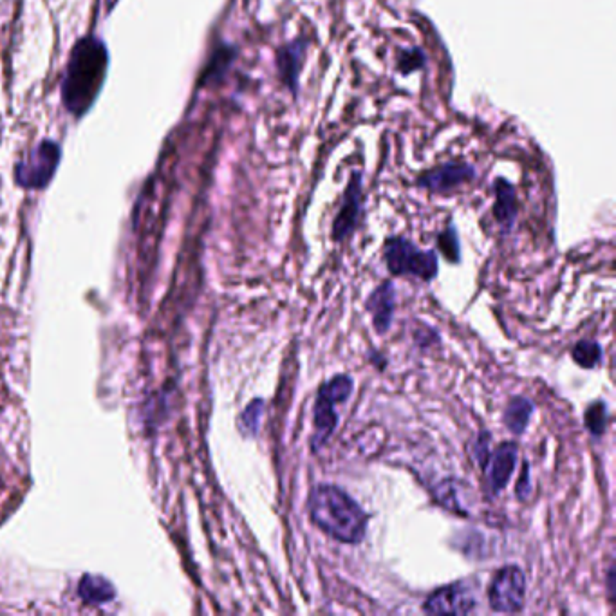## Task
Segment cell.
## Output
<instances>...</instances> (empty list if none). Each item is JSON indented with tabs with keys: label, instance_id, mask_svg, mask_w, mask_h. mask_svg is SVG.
Masks as SVG:
<instances>
[{
	"label": "cell",
	"instance_id": "obj_2",
	"mask_svg": "<svg viewBox=\"0 0 616 616\" xmlns=\"http://www.w3.org/2000/svg\"><path fill=\"white\" fill-rule=\"evenodd\" d=\"M309 515L331 539L346 544L364 541L369 515L351 495L335 485H318L309 494Z\"/></svg>",
	"mask_w": 616,
	"mask_h": 616
},
{
	"label": "cell",
	"instance_id": "obj_3",
	"mask_svg": "<svg viewBox=\"0 0 616 616\" xmlns=\"http://www.w3.org/2000/svg\"><path fill=\"white\" fill-rule=\"evenodd\" d=\"M355 382L347 374H336L329 382L324 383L318 389L317 402H315V434L311 436V450L320 452L326 447L327 441L333 436L338 425V414L335 407L340 403H346L353 394Z\"/></svg>",
	"mask_w": 616,
	"mask_h": 616
},
{
	"label": "cell",
	"instance_id": "obj_4",
	"mask_svg": "<svg viewBox=\"0 0 616 616\" xmlns=\"http://www.w3.org/2000/svg\"><path fill=\"white\" fill-rule=\"evenodd\" d=\"M387 268L392 275L416 277L430 282L438 275V255L432 250H420L405 237H391L383 246Z\"/></svg>",
	"mask_w": 616,
	"mask_h": 616
},
{
	"label": "cell",
	"instance_id": "obj_8",
	"mask_svg": "<svg viewBox=\"0 0 616 616\" xmlns=\"http://www.w3.org/2000/svg\"><path fill=\"white\" fill-rule=\"evenodd\" d=\"M362 205H364V192H362V174L353 172L347 183L346 192L342 197V206L338 210L333 223V239L336 243L346 241L353 234L362 217Z\"/></svg>",
	"mask_w": 616,
	"mask_h": 616
},
{
	"label": "cell",
	"instance_id": "obj_18",
	"mask_svg": "<svg viewBox=\"0 0 616 616\" xmlns=\"http://www.w3.org/2000/svg\"><path fill=\"white\" fill-rule=\"evenodd\" d=\"M423 66H425V55H423V51L418 49V47L402 51V55L398 58V69L405 76L412 73V71H418Z\"/></svg>",
	"mask_w": 616,
	"mask_h": 616
},
{
	"label": "cell",
	"instance_id": "obj_12",
	"mask_svg": "<svg viewBox=\"0 0 616 616\" xmlns=\"http://www.w3.org/2000/svg\"><path fill=\"white\" fill-rule=\"evenodd\" d=\"M396 308V290L391 280L383 282L367 299V309L373 317V326L378 335H383L391 327L392 317Z\"/></svg>",
	"mask_w": 616,
	"mask_h": 616
},
{
	"label": "cell",
	"instance_id": "obj_5",
	"mask_svg": "<svg viewBox=\"0 0 616 616\" xmlns=\"http://www.w3.org/2000/svg\"><path fill=\"white\" fill-rule=\"evenodd\" d=\"M62 149L53 140H44L31 150L26 161H20L15 167V181L22 188L40 190L55 178L56 168L60 165Z\"/></svg>",
	"mask_w": 616,
	"mask_h": 616
},
{
	"label": "cell",
	"instance_id": "obj_1",
	"mask_svg": "<svg viewBox=\"0 0 616 616\" xmlns=\"http://www.w3.org/2000/svg\"><path fill=\"white\" fill-rule=\"evenodd\" d=\"M109 67V51L100 38L84 37L76 42L62 80V102L67 111L82 118L102 91Z\"/></svg>",
	"mask_w": 616,
	"mask_h": 616
},
{
	"label": "cell",
	"instance_id": "obj_6",
	"mask_svg": "<svg viewBox=\"0 0 616 616\" xmlns=\"http://www.w3.org/2000/svg\"><path fill=\"white\" fill-rule=\"evenodd\" d=\"M526 597V579L521 568L504 566L497 571L488 591V602L495 613H519Z\"/></svg>",
	"mask_w": 616,
	"mask_h": 616
},
{
	"label": "cell",
	"instance_id": "obj_10",
	"mask_svg": "<svg viewBox=\"0 0 616 616\" xmlns=\"http://www.w3.org/2000/svg\"><path fill=\"white\" fill-rule=\"evenodd\" d=\"M519 447L514 441H506L501 447L490 454L486 461L485 474L486 486L490 495H499L503 492L510 479L514 476L515 465H517Z\"/></svg>",
	"mask_w": 616,
	"mask_h": 616
},
{
	"label": "cell",
	"instance_id": "obj_16",
	"mask_svg": "<svg viewBox=\"0 0 616 616\" xmlns=\"http://www.w3.org/2000/svg\"><path fill=\"white\" fill-rule=\"evenodd\" d=\"M607 405L606 402L598 400V402L591 403L584 416V423H586V429L589 430V434L593 438H600L604 436L607 427Z\"/></svg>",
	"mask_w": 616,
	"mask_h": 616
},
{
	"label": "cell",
	"instance_id": "obj_9",
	"mask_svg": "<svg viewBox=\"0 0 616 616\" xmlns=\"http://www.w3.org/2000/svg\"><path fill=\"white\" fill-rule=\"evenodd\" d=\"M474 176H476V170L472 165L463 163V161H450V163L439 165L421 174L418 185L434 194H447V192L467 185L474 179Z\"/></svg>",
	"mask_w": 616,
	"mask_h": 616
},
{
	"label": "cell",
	"instance_id": "obj_19",
	"mask_svg": "<svg viewBox=\"0 0 616 616\" xmlns=\"http://www.w3.org/2000/svg\"><path fill=\"white\" fill-rule=\"evenodd\" d=\"M439 248L441 252L445 253L450 262L459 261V241L458 234H456V228L454 226H448L447 232L439 235Z\"/></svg>",
	"mask_w": 616,
	"mask_h": 616
},
{
	"label": "cell",
	"instance_id": "obj_21",
	"mask_svg": "<svg viewBox=\"0 0 616 616\" xmlns=\"http://www.w3.org/2000/svg\"><path fill=\"white\" fill-rule=\"evenodd\" d=\"M528 479H530V467H528V463H524L521 481H519V485H517V495H519L523 501L524 499H528V495H530V485H528Z\"/></svg>",
	"mask_w": 616,
	"mask_h": 616
},
{
	"label": "cell",
	"instance_id": "obj_7",
	"mask_svg": "<svg viewBox=\"0 0 616 616\" xmlns=\"http://www.w3.org/2000/svg\"><path fill=\"white\" fill-rule=\"evenodd\" d=\"M477 607V589L468 580L452 582L430 595L423 611L430 615H468Z\"/></svg>",
	"mask_w": 616,
	"mask_h": 616
},
{
	"label": "cell",
	"instance_id": "obj_20",
	"mask_svg": "<svg viewBox=\"0 0 616 616\" xmlns=\"http://www.w3.org/2000/svg\"><path fill=\"white\" fill-rule=\"evenodd\" d=\"M490 432H481L474 443V458L481 467L485 468L486 461L490 458Z\"/></svg>",
	"mask_w": 616,
	"mask_h": 616
},
{
	"label": "cell",
	"instance_id": "obj_11",
	"mask_svg": "<svg viewBox=\"0 0 616 616\" xmlns=\"http://www.w3.org/2000/svg\"><path fill=\"white\" fill-rule=\"evenodd\" d=\"M308 44L306 38H295L293 42L280 47L277 51V69H279L280 80L290 89L293 96H297L300 71L306 60Z\"/></svg>",
	"mask_w": 616,
	"mask_h": 616
},
{
	"label": "cell",
	"instance_id": "obj_23",
	"mask_svg": "<svg viewBox=\"0 0 616 616\" xmlns=\"http://www.w3.org/2000/svg\"><path fill=\"white\" fill-rule=\"evenodd\" d=\"M105 2V6H107V10H112V6L116 4V0H103Z\"/></svg>",
	"mask_w": 616,
	"mask_h": 616
},
{
	"label": "cell",
	"instance_id": "obj_22",
	"mask_svg": "<svg viewBox=\"0 0 616 616\" xmlns=\"http://www.w3.org/2000/svg\"><path fill=\"white\" fill-rule=\"evenodd\" d=\"M615 577V564H611L609 570H607V593H609L611 600H615Z\"/></svg>",
	"mask_w": 616,
	"mask_h": 616
},
{
	"label": "cell",
	"instance_id": "obj_13",
	"mask_svg": "<svg viewBox=\"0 0 616 616\" xmlns=\"http://www.w3.org/2000/svg\"><path fill=\"white\" fill-rule=\"evenodd\" d=\"M494 217L504 234H510L517 219V194L508 179L497 178L494 183Z\"/></svg>",
	"mask_w": 616,
	"mask_h": 616
},
{
	"label": "cell",
	"instance_id": "obj_14",
	"mask_svg": "<svg viewBox=\"0 0 616 616\" xmlns=\"http://www.w3.org/2000/svg\"><path fill=\"white\" fill-rule=\"evenodd\" d=\"M533 409H535V405H533L532 400L523 398V396H517L514 400H510V403L504 409V425L515 436L523 434L526 427H528V423H530Z\"/></svg>",
	"mask_w": 616,
	"mask_h": 616
},
{
	"label": "cell",
	"instance_id": "obj_15",
	"mask_svg": "<svg viewBox=\"0 0 616 616\" xmlns=\"http://www.w3.org/2000/svg\"><path fill=\"white\" fill-rule=\"evenodd\" d=\"M573 360L584 369H595L602 360V347L593 340H580L571 351Z\"/></svg>",
	"mask_w": 616,
	"mask_h": 616
},
{
	"label": "cell",
	"instance_id": "obj_17",
	"mask_svg": "<svg viewBox=\"0 0 616 616\" xmlns=\"http://www.w3.org/2000/svg\"><path fill=\"white\" fill-rule=\"evenodd\" d=\"M262 414H264V402L253 400L241 416V427L246 436H257L261 427Z\"/></svg>",
	"mask_w": 616,
	"mask_h": 616
}]
</instances>
